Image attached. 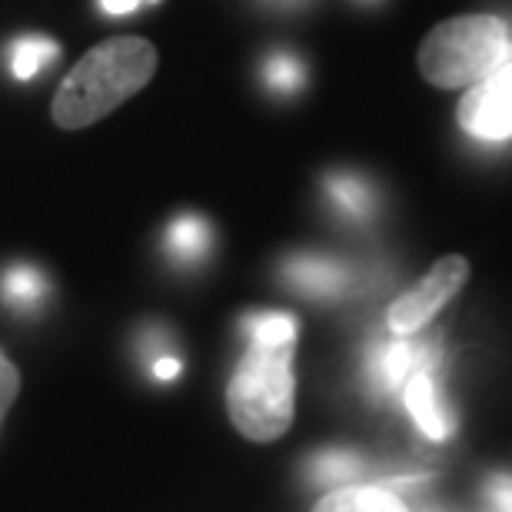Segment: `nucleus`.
<instances>
[{
	"mask_svg": "<svg viewBox=\"0 0 512 512\" xmlns=\"http://www.w3.org/2000/svg\"><path fill=\"white\" fill-rule=\"evenodd\" d=\"M160 67L157 47L147 37H110L90 47L70 67L50 100V117L60 130H87L110 117L150 84Z\"/></svg>",
	"mask_w": 512,
	"mask_h": 512,
	"instance_id": "f257e3e1",
	"label": "nucleus"
},
{
	"mask_svg": "<svg viewBox=\"0 0 512 512\" xmlns=\"http://www.w3.org/2000/svg\"><path fill=\"white\" fill-rule=\"evenodd\" d=\"M227 413L240 436L253 443H273L293 426L296 376L293 343H250L227 386Z\"/></svg>",
	"mask_w": 512,
	"mask_h": 512,
	"instance_id": "f03ea898",
	"label": "nucleus"
},
{
	"mask_svg": "<svg viewBox=\"0 0 512 512\" xmlns=\"http://www.w3.org/2000/svg\"><path fill=\"white\" fill-rule=\"evenodd\" d=\"M416 60L426 84L469 90L512 60V30L493 14L449 17L423 37Z\"/></svg>",
	"mask_w": 512,
	"mask_h": 512,
	"instance_id": "7ed1b4c3",
	"label": "nucleus"
},
{
	"mask_svg": "<svg viewBox=\"0 0 512 512\" xmlns=\"http://www.w3.org/2000/svg\"><path fill=\"white\" fill-rule=\"evenodd\" d=\"M466 280H469L466 256H459V253L443 256V260H439L423 280H419L416 286H409V290L389 306V313H386L389 330H393L396 336L419 333L459 290H463Z\"/></svg>",
	"mask_w": 512,
	"mask_h": 512,
	"instance_id": "20e7f679",
	"label": "nucleus"
},
{
	"mask_svg": "<svg viewBox=\"0 0 512 512\" xmlns=\"http://www.w3.org/2000/svg\"><path fill=\"white\" fill-rule=\"evenodd\" d=\"M456 117L463 130L479 140L512 137V60L466 90V97L459 100Z\"/></svg>",
	"mask_w": 512,
	"mask_h": 512,
	"instance_id": "39448f33",
	"label": "nucleus"
},
{
	"mask_svg": "<svg viewBox=\"0 0 512 512\" xmlns=\"http://www.w3.org/2000/svg\"><path fill=\"white\" fill-rule=\"evenodd\" d=\"M373 370L383 389L399 393L409 376L419 370H429V346L409 340V336H399L396 343L380 346V353H376V360H373Z\"/></svg>",
	"mask_w": 512,
	"mask_h": 512,
	"instance_id": "423d86ee",
	"label": "nucleus"
},
{
	"mask_svg": "<svg viewBox=\"0 0 512 512\" xmlns=\"http://www.w3.org/2000/svg\"><path fill=\"white\" fill-rule=\"evenodd\" d=\"M403 399L409 416L416 419V426L423 429L429 439H446L449 436V416L443 413V403H439L436 383L429 370H419L406 380L403 386Z\"/></svg>",
	"mask_w": 512,
	"mask_h": 512,
	"instance_id": "0eeeda50",
	"label": "nucleus"
},
{
	"mask_svg": "<svg viewBox=\"0 0 512 512\" xmlns=\"http://www.w3.org/2000/svg\"><path fill=\"white\" fill-rule=\"evenodd\" d=\"M313 512H409L403 499L380 486H340L326 493Z\"/></svg>",
	"mask_w": 512,
	"mask_h": 512,
	"instance_id": "6e6552de",
	"label": "nucleus"
},
{
	"mask_svg": "<svg viewBox=\"0 0 512 512\" xmlns=\"http://www.w3.org/2000/svg\"><path fill=\"white\" fill-rule=\"evenodd\" d=\"M57 57H60L57 40L40 37V34H27L10 47V74H14L17 80H34L44 67L57 64Z\"/></svg>",
	"mask_w": 512,
	"mask_h": 512,
	"instance_id": "1a4fd4ad",
	"label": "nucleus"
},
{
	"mask_svg": "<svg viewBox=\"0 0 512 512\" xmlns=\"http://www.w3.org/2000/svg\"><path fill=\"white\" fill-rule=\"evenodd\" d=\"M290 280L306 293H336L346 283V273L326 260H296L290 266Z\"/></svg>",
	"mask_w": 512,
	"mask_h": 512,
	"instance_id": "9d476101",
	"label": "nucleus"
},
{
	"mask_svg": "<svg viewBox=\"0 0 512 512\" xmlns=\"http://www.w3.org/2000/svg\"><path fill=\"white\" fill-rule=\"evenodd\" d=\"M247 333H250V343H266V346H286V343H296V333L300 326L290 313H260L247 320Z\"/></svg>",
	"mask_w": 512,
	"mask_h": 512,
	"instance_id": "9b49d317",
	"label": "nucleus"
},
{
	"mask_svg": "<svg viewBox=\"0 0 512 512\" xmlns=\"http://www.w3.org/2000/svg\"><path fill=\"white\" fill-rule=\"evenodd\" d=\"M167 243H170V250H177L180 256H187V260H190V256H197V253L207 250L210 227L200 217H180L167 230Z\"/></svg>",
	"mask_w": 512,
	"mask_h": 512,
	"instance_id": "f8f14e48",
	"label": "nucleus"
},
{
	"mask_svg": "<svg viewBox=\"0 0 512 512\" xmlns=\"http://www.w3.org/2000/svg\"><path fill=\"white\" fill-rule=\"evenodd\" d=\"M360 473V459L356 456H346V453H330V456H320L313 466V476L320 483H350V479Z\"/></svg>",
	"mask_w": 512,
	"mask_h": 512,
	"instance_id": "ddd939ff",
	"label": "nucleus"
},
{
	"mask_svg": "<svg viewBox=\"0 0 512 512\" xmlns=\"http://www.w3.org/2000/svg\"><path fill=\"white\" fill-rule=\"evenodd\" d=\"M330 193L336 197V203L350 213L370 210V190H366L360 180H330Z\"/></svg>",
	"mask_w": 512,
	"mask_h": 512,
	"instance_id": "4468645a",
	"label": "nucleus"
},
{
	"mask_svg": "<svg viewBox=\"0 0 512 512\" xmlns=\"http://www.w3.org/2000/svg\"><path fill=\"white\" fill-rule=\"evenodd\" d=\"M266 80H270V87H276V90H293V87H300L303 70L293 57L276 54V57H270V64H266Z\"/></svg>",
	"mask_w": 512,
	"mask_h": 512,
	"instance_id": "2eb2a0df",
	"label": "nucleus"
},
{
	"mask_svg": "<svg viewBox=\"0 0 512 512\" xmlns=\"http://www.w3.org/2000/svg\"><path fill=\"white\" fill-rule=\"evenodd\" d=\"M17 396H20V373H17V366L10 363V356L0 350V419L17 403Z\"/></svg>",
	"mask_w": 512,
	"mask_h": 512,
	"instance_id": "dca6fc26",
	"label": "nucleus"
},
{
	"mask_svg": "<svg viewBox=\"0 0 512 512\" xmlns=\"http://www.w3.org/2000/svg\"><path fill=\"white\" fill-rule=\"evenodd\" d=\"M40 290H44V283H40V276L34 270H14L4 276V293L17 296V300H30V296H37Z\"/></svg>",
	"mask_w": 512,
	"mask_h": 512,
	"instance_id": "f3484780",
	"label": "nucleus"
},
{
	"mask_svg": "<svg viewBox=\"0 0 512 512\" xmlns=\"http://www.w3.org/2000/svg\"><path fill=\"white\" fill-rule=\"evenodd\" d=\"M489 506L496 512H512V476H496L486 489Z\"/></svg>",
	"mask_w": 512,
	"mask_h": 512,
	"instance_id": "a211bd4d",
	"label": "nucleus"
},
{
	"mask_svg": "<svg viewBox=\"0 0 512 512\" xmlns=\"http://www.w3.org/2000/svg\"><path fill=\"white\" fill-rule=\"evenodd\" d=\"M143 4H160V0H100V7L107 10V14H130V10H137Z\"/></svg>",
	"mask_w": 512,
	"mask_h": 512,
	"instance_id": "6ab92c4d",
	"label": "nucleus"
},
{
	"mask_svg": "<svg viewBox=\"0 0 512 512\" xmlns=\"http://www.w3.org/2000/svg\"><path fill=\"white\" fill-rule=\"evenodd\" d=\"M153 373H157V380H173V376L180 373V360H173V356H167V360H157V363H153Z\"/></svg>",
	"mask_w": 512,
	"mask_h": 512,
	"instance_id": "aec40b11",
	"label": "nucleus"
}]
</instances>
